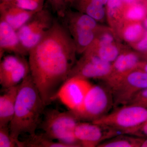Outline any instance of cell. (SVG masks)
<instances>
[{
	"mask_svg": "<svg viewBox=\"0 0 147 147\" xmlns=\"http://www.w3.org/2000/svg\"><path fill=\"white\" fill-rule=\"evenodd\" d=\"M76 52L68 31L56 18L50 31L29 51L30 74L46 106L56 100L68 79Z\"/></svg>",
	"mask_w": 147,
	"mask_h": 147,
	"instance_id": "cell-1",
	"label": "cell"
},
{
	"mask_svg": "<svg viewBox=\"0 0 147 147\" xmlns=\"http://www.w3.org/2000/svg\"><path fill=\"white\" fill-rule=\"evenodd\" d=\"M46 105L33 81L30 74L19 84L14 115L9 124L11 136L17 147H22L20 135L36 134Z\"/></svg>",
	"mask_w": 147,
	"mask_h": 147,
	"instance_id": "cell-2",
	"label": "cell"
},
{
	"mask_svg": "<svg viewBox=\"0 0 147 147\" xmlns=\"http://www.w3.org/2000/svg\"><path fill=\"white\" fill-rule=\"evenodd\" d=\"M80 120L71 111L60 112L54 109L45 110L38 129L53 140L67 145L68 147H82L74 134Z\"/></svg>",
	"mask_w": 147,
	"mask_h": 147,
	"instance_id": "cell-3",
	"label": "cell"
},
{
	"mask_svg": "<svg viewBox=\"0 0 147 147\" xmlns=\"http://www.w3.org/2000/svg\"><path fill=\"white\" fill-rule=\"evenodd\" d=\"M147 120V108L127 104L115 108L98 119L92 122L128 134Z\"/></svg>",
	"mask_w": 147,
	"mask_h": 147,
	"instance_id": "cell-4",
	"label": "cell"
},
{
	"mask_svg": "<svg viewBox=\"0 0 147 147\" xmlns=\"http://www.w3.org/2000/svg\"><path fill=\"white\" fill-rule=\"evenodd\" d=\"M113 107V97L110 89L105 85H93L76 117L80 121L92 122L107 115Z\"/></svg>",
	"mask_w": 147,
	"mask_h": 147,
	"instance_id": "cell-5",
	"label": "cell"
},
{
	"mask_svg": "<svg viewBox=\"0 0 147 147\" xmlns=\"http://www.w3.org/2000/svg\"><path fill=\"white\" fill-rule=\"evenodd\" d=\"M107 86L112 92L113 107L127 105L135 95L147 88V72L137 69Z\"/></svg>",
	"mask_w": 147,
	"mask_h": 147,
	"instance_id": "cell-6",
	"label": "cell"
},
{
	"mask_svg": "<svg viewBox=\"0 0 147 147\" xmlns=\"http://www.w3.org/2000/svg\"><path fill=\"white\" fill-rule=\"evenodd\" d=\"M55 18L50 10L44 8L35 13L17 31L22 44L28 52L50 31Z\"/></svg>",
	"mask_w": 147,
	"mask_h": 147,
	"instance_id": "cell-7",
	"label": "cell"
},
{
	"mask_svg": "<svg viewBox=\"0 0 147 147\" xmlns=\"http://www.w3.org/2000/svg\"><path fill=\"white\" fill-rule=\"evenodd\" d=\"M92 84L88 79L78 76L69 78L56 96L63 105L77 115L82 110L86 96Z\"/></svg>",
	"mask_w": 147,
	"mask_h": 147,
	"instance_id": "cell-8",
	"label": "cell"
},
{
	"mask_svg": "<svg viewBox=\"0 0 147 147\" xmlns=\"http://www.w3.org/2000/svg\"><path fill=\"white\" fill-rule=\"evenodd\" d=\"M84 56L74 64L69 74L68 79L78 76L87 79L105 80L112 70V64L97 55L84 53Z\"/></svg>",
	"mask_w": 147,
	"mask_h": 147,
	"instance_id": "cell-9",
	"label": "cell"
},
{
	"mask_svg": "<svg viewBox=\"0 0 147 147\" xmlns=\"http://www.w3.org/2000/svg\"><path fill=\"white\" fill-rule=\"evenodd\" d=\"M74 134L82 147H95L106 140L123 133L98 124L80 121L75 128Z\"/></svg>",
	"mask_w": 147,
	"mask_h": 147,
	"instance_id": "cell-10",
	"label": "cell"
},
{
	"mask_svg": "<svg viewBox=\"0 0 147 147\" xmlns=\"http://www.w3.org/2000/svg\"><path fill=\"white\" fill-rule=\"evenodd\" d=\"M5 52L25 57L29 52L22 44L17 31L5 21L0 19V56Z\"/></svg>",
	"mask_w": 147,
	"mask_h": 147,
	"instance_id": "cell-11",
	"label": "cell"
},
{
	"mask_svg": "<svg viewBox=\"0 0 147 147\" xmlns=\"http://www.w3.org/2000/svg\"><path fill=\"white\" fill-rule=\"evenodd\" d=\"M139 56L134 53L120 54L112 64V70L105 80V85L110 86L130 71L137 69L140 63Z\"/></svg>",
	"mask_w": 147,
	"mask_h": 147,
	"instance_id": "cell-12",
	"label": "cell"
},
{
	"mask_svg": "<svg viewBox=\"0 0 147 147\" xmlns=\"http://www.w3.org/2000/svg\"><path fill=\"white\" fill-rule=\"evenodd\" d=\"M20 8L11 3H0V19L17 31L36 13Z\"/></svg>",
	"mask_w": 147,
	"mask_h": 147,
	"instance_id": "cell-13",
	"label": "cell"
},
{
	"mask_svg": "<svg viewBox=\"0 0 147 147\" xmlns=\"http://www.w3.org/2000/svg\"><path fill=\"white\" fill-rule=\"evenodd\" d=\"M19 84L6 89L0 96V127L9 125L13 118Z\"/></svg>",
	"mask_w": 147,
	"mask_h": 147,
	"instance_id": "cell-14",
	"label": "cell"
},
{
	"mask_svg": "<svg viewBox=\"0 0 147 147\" xmlns=\"http://www.w3.org/2000/svg\"><path fill=\"white\" fill-rule=\"evenodd\" d=\"M23 57L19 63L7 71L4 75L0 76V84L4 88L17 86L30 74L28 61Z\"/></svg>",
	"mask_w": 147,
	"mask_h": 147,
	"instance_id": "cell-15",
	"label": "cell"
},
{
	"mask_svg": "<svg viewBox=\"0 0 147 147\" xmlns=\"http://www.w3.org/2000/svg\"><path fill=\"white\" fill-rule=\"evenodd\" d=\"M144 138L122 134L100 143L97 147H141Z\"/></svg>",
	"mask_w": 147,
	"mask_h": 147,
	"instance_id": "cell-16",
	"label": "cell"
},
{
	"mask_svg": "<svg viewBox=\"0 0 147 147\" xmlns=\"http://www.w3.org/2000/svg\"><path fill=\"white\" fill-rule=\"evenodd\" d=\"M22 147H68L60 142H55L43 133L29 136L28 139L22 141Z\"/></svg>",
	"mask_w": 147,
	"mask_h": 147,
	"instance_id": "cell-17",
	"label": "cell"
},
{
	"mask_svg": "<svg viewBox=\"0 0 147 147\" xmlns=\"http://www.w3.org/2000/svg\"><path fill=\"white\" fill-rule=\"evenodd\" d=\"M84 53L97 55L108 62H113L119 55V48L114 44L100 46L97 48L89 47Z\"/></svg>",
	"mask_w": 147,
	"mask_h": 147,
	"instance_id": "cell-18",
	"label": "cell"
},
{
	"mask_svg": "<svg viewBox=\"0 0 147 147\" xmlns=\"http://www.w3.org/2000/svg\"><path fill=\"white\" fill-rule=\"evenodd\" d=\"M144 29L142 24L134 23L130 24L125 28L123 32L124 39L129 42L138 41L144 34Z\"/></svg>",
	"mask_w": 147,
	"mask_h": 147,
	"instance_id": "cell-19",
	"label": "cell"
},
{
	"mask_svg": "<svg viewBox=\"0 0 147 147\" xmlns=\"http://www.w3.org/2000/svg\"><path fill=\"white\" fill-rule=\"evenodd\" d=\"M45 0H12L11 3L26 10L38 12L44 8Z\"/></svg>",
	"mask_w": 147,
	"mask_h": 147,
	"instance_id": "cell-20",
	"label": "cell"
},
{
	"mask_svg": "<svg viewBox=\"0 0 147 147\" xmlns=\"http://www.w3.org/2000/svg\"><path fill=\"white\" fill-rule=\"evenodd\" d=\"M146 15V7L143 5H132L126 11L125 17L129 21H138L143 20Z\"/></svg>",
	"mask_w": 147,
	"mask_h": 147,
	"instance_id": "cell-21",
	"label": "cell"
},
{
	"mask_svg": "<svg viewBox=\"0 0 147 147\" xmlns=\"http://www.w3.org/2000/svg\"><path fill=\"white\" fill-rule=\"evenodd\" d=\"M17 147L11 136L9 125L0 127V147Z\"/></svg>",
	"mask_w": 147,
	"mask_h": 147,
	"instance_id": "cell-22",
	"label": "cell"
},
{
	"mask_svg": "<svg viewBox=\"0 0 147 147\" xmlns=\"http://www.w3.org/2000/svg\"><path fill=\"white\" fill-rule=\"evenodd\" d=\"M47 1L53 12L56 13L59 18H61L63 17L67 9V4L65 0Z\"/></svg>",
	"mask_w": 147,
	"mask_h": 147,
	"instance_id": "cell-23",
	"label": "cell"
},
{
	"mask_svg": "<svg viewBox=\"0 0 147 147\" xmlns=\"http://www.w3.org/2000/svg\"><path fill=\"white\" fill-rule=\"evenodd\" d=\"M128 104L140 105L147 108V88L142 90L135 95Z\"/></svg>",
	"mask_w": 147,
	"mask_h": 147,
	"instance_id": "cell-24",
	"label": "cell"
},
{
	"mask_svg": "<svg viewBox=\"0 0 147 147\" xmlns=\"http://www.w3.org/2000/svg\"><path fill=\"white\" fill-rule=\"evenodd\" d=\"M122 0H108L107 3V13L110 17H113L121 6Z\"/></svg>",
	"mask_w": 147,
	"mask_h": 147,
	"instance_id": "cell-25",
	"label": "cell"
},
{
	"mask_svg": "<svg viewBox=\"0 0 147 147\" xmlns=\"http://www.w3.org/2000/svg\"><path fill=\"white\" fill-rule=\"evenodd\" d=\"M128 134L135 137L147 138V120L137 128L130 131Z\"/></svg>",
	"mask_w": 147,
	"mask_h": 147,
	"instance_id": "cell-26",
	"label": "cell"
},
{
	"mask_svg": "<svg viewBox=\"0 0 147 147\" xmlns=\"http://www.w3.org/2000/svg\"><path fill=\"white\" fill-rule=\"evenodd\" d=\"M136 48L140 52L147 51V30L144 32L142 37L137 41Z\"/></svg>",
	"mask_w": 147,
	"mask_h": 147,
	"instance_id": "cell-27",
	"label": "cell"
},
{
	"mask_svg": "<svg viewBox=\"0 0 147 147\" xmlns=\"http://www.w3.org/2000/svg\"><path fill=\"white\" fill-rule=\"evenodd\" d=\"M114 40V37L112 34L108 33L104 34L98 40V47L113 44Z\"/></svg>",
	"mask_w": 147,
	"mask_h": 147,
	"instance_id": "cell-28",
	"label": "cell"
},
{
	"mask_svg": "<svg viewBox=\"0 0 147 147\" xmlns=\"http://www.w3.org/2000/svg\"><path fill=\"white\" fill-rule=\"evenodd\" d=\"M137 69H142L147 72V63H140Z\"/></svg>",
	"mask_w": 147,
	"mask_h": 147,
	"instance_id": "cell-29",
	"label": "cell"
},
{
	"mask_svg": "<svg viewBox=\"0 0 147 147\" xmlns=\"http://www.w3.org/2000/svg\"><path fill=\"white\" fill-rule=\"evenodd\" d=\"M123 2L127 4H132L134 2L135 0H122Z\"/></svg>",
	"mask_w": 147,
	"mask_h": 147,
	"instance_id": "cell-30",
	"label": "cell"
},
{
	"mask_svg": "<svg viewBox=\"0 0 147 147\" xmlns=\"http://www.w3.org/2000/svg\"><path fill=\"white\" fill-rule=\"evenodd\" d=\"M141 147H147V138L144 139Z\"/></svg>",
	"mask_w": 147,
	"mask_h": 147,
	"instance_id": "cell-31",
	"label": "cell"
},
{
	"mask_svg": "<svg viewBox=\"0 0 147 147\" xmlns=\"http://www.w3.org/2000/svg\"><path fill=\"white\" fill-rule=\"evenodd\" d=\"M12 0H0V3H10Z\"/></svg>",
	"mask_w": 147,
	"mask_h": 147,
	"instance_id": "cell-32",
	"label": "cell"
},
{
	"mask_svg": "<svg viewBox=\"0 0 147 147\" xmlns=\"http://www.w3.org/2000/svg\"><path fill=\"white\" fill-rule=\"evenodd\" d=\"M144 25L147 28V18H146L144 20Z\"/></svg>",
	"mask_w": 147,
	"mask_h": 147,
	"instance_id": "cell-33",
	"label": "cell"
},
{
	"mask_svg": "<svg viewBox=\"0 0 147 147\" xmlns=\"http://www.w3.org/2000/svg\"><path fill=\"white\" fill-rule=\"evenodd\" d=\"M66 2L67 3V4H68V3L69 2V0H65Z\"/></svg>",
	"mask_w": 147,
	"mask_h": 147,
	"instance_id": "cell-34",
	"label": "cell"
}]
</instances>
